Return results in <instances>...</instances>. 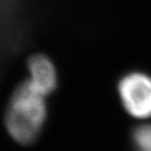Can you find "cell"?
Segmentation results:
<instances>
[{
	"label": "cell",
	"instance_id": "1",
	"mask_svg": "<svg viewBox=\"0 0 151 151\" xmlns=\"http://www.w3.org/2000/svg\"><path fill=\"white\" fill-rule=\"evenodd\" d=\"M47 116L46 97L25 80L18 85L9 101L4 116L5 128L16 143L31 145L41 135Z\"/></svg>",
	"mask_w": 151,
	"mask_h": 151
},
{
	"label": "cell",
	"instance_id": "2",
	"mask_svg": "<svg viewBox=\"0 0 151 151\" xmlns=\"http://www.w3.org/2000/svg\"><path fill=\"white\" fill-rule=\"evenodd\" d=\"M116 91L123 108L133 118L151 116V76L132 70L118 81Z\"/></svg>",
	"mask_w": 151,
	"mask_h": 151
},
{
	"label": "cell",
	"instance_id": "4",
	"mask_svg": "<svg viewBox=\"0 0 151 151\" xmlns=\"http://www.w3.org/2000/svg\"><path fill=\"white\" fill-rule=\"evenodd\" d=\"M128 142L131 151H151V123L132 127Z\"/></svg>",
	"mask_w": 151,
	"mask_h": 151
},
{
	"label": "cell",
	"instance_id": "3",
	"mask_svg": "<svg viewBox=\"0 0 151 151\" xmlns=\"http://www.w3.org/2000/svg\"><path fill=\"white\" fill-rule=\"evenodd\" d=\"M26 82L41 94L47 97L58 87V71L52 60L43 54H36L27 60Z\"/></svg>",
	"mask_w": 151,
	"mask_h": 151
}]
</instances>
